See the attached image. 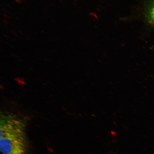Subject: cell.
<instances>
[{"label": "cell", "mask_w": 154, "mask_h": 154, "mask_svg": "<svg viewBox=\"0 0 154 154\" xmlns=\"http://www.w3.org/2000/svg\"><path fill=\"white\" fill-rule=\"evenodd\" d=\"M146 16L149 23L154 26V0H152L148 6Z\"/></svg>", "instance_id": "7a4b0ae2"}, {"label": "cell", "mask_w": 154, "mask_h": 154, "mask_svg": "<svg viewBox=\"0 0 154 154\" xmlns=\"http://www.w3.org/2000/svg\"><path fill=\"white\" fill-rule=\"evenodd\" d=\"M14 122L1 125L0 149L3 154H26L27 142L22 126Z\"/></svg>", "instance_id": "6da1fadb"}]
</instances>
